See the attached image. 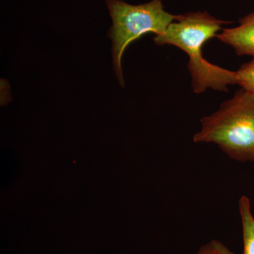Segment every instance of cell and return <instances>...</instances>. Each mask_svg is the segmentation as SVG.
<instances>
[{
	"instance_id": "cell-8",
	"label": "cell",
	"mask_w": 254,
	"mask_h": 254,
	"mask_svg": "<svg viewBox=\"0 0 254 254\" xmlns=\"http://www.w3.org/2000/svg\"><path fill=\"white\" fill-rule=\"evenodd\" d=\"M11 99V93H10L9 83L6 80L1 79V104L5 105L7 104Z\"/></svg>"
},
{
	"instance_id": "cell-1",
	"label": "cell",
	"mask_w": 254,
	"mask_h": 254,
	"mask_svg": "<svg viewBox=\"0 0 254 254\" xmlns=\"http://www.w3.org/2000/svg\"><path fill=\"white\" fill-rule=\"evenodd\" d=\"M230 23L218 19L207 11L190 12L182 14L180 20L174 21L163 33L155 37L158 46H176L188 55L187 67L194 93H201L208 88L227 92L229 85L237 84L236 71L213 64L202 55L205 42L217 36L222 25Z\"/></svg>"
},
{
	"instance_id": "cell-4",
	"label": "cell",
	"mask_w": 254,
	"mask_h": 254,
	"mask_svg": "<svg viewBox=\"0 0 254 254\" xmlns=\"http://www.w3.org/2000/svg\"><path fill=\"white\" fill-rule=\"evenodd\" d=\"M219 41L231 46L239 56H254V12L240 18L235 28H224L217 35Z\"/></svg>"
},
{
	"instance_id": "cell-7",
	"label": "cell",
	"mask_w": 254,
	"mask_h": 254,
	"mask_svg": "<svg viewBox=\"0 0 254 254\" xmlns=\"http://www.w3.org/2000/svg\"><path fill=\"white\" fill-rule=\"evenodd\" d=\"M195 254H234L220 241L213 240L205 244Z\"/></svg>"
},
{
	"instance_id": "cell-6",
	"label": "cell",
	"mask_w": 254,
	"mask_h": 254,
	"mask_svg": "<svg viewBox=\"0 0 254 254\" xmlns=\"http://www.w3.org/2000/svg\"><path fill=\"white\" fill-rule=\"evenodd\" d=\"M236 73L237 84L246 91L254 93V56L250 63L244 64Z\"/></svg>"
},
{
	"instance_id": "cell-3",
	"label": "cell",
	"mask_w": 254,
	"mask_h": 254,
	"mask_svg": "<svg viewBox=\"0 0 254 254\" xmlns=\"http://www.w3.org/2000/svg\"><path fill=\"white\" fill-rule=\"evenodd\" d=\"M162 1L152 0L132 5L122 0H105L113 21L108 36L113 43V69L122 87L125 85L123 58L127 47L147 33L162 34L172 23L182 18V14H172L165 11Z\"/></svg>"
},
{
	"instance_id": "cell-2",
	"label": "cell",
	"mask_w": 254,
	"mask_h": 254,
	"mask_svg": "<svg viewBox=\"0 0 254 254\" xmlns=\"http://www.w3.org/2000/svg\"><path fill=\"white\" fill-rule=\"evenodd\" d=\"M200 124L195 143H214L235 161H254V93L242 88Z\"/></svg>"
},
{
	"instance_id": "cell-5",
	"label": "cell",
	"mask_w": 254,
	"mask_h": 254,
	"mask_svg": "<svg viewBox=\"0 0 254 254\" xmlns=\"http://www.w3.org/2000/svg\"><path fill=\"white\" fill-rule=\"evenodd\" d=\"M239 210L243 235V253L254 254V217L252 212L250 200L242 195L239 201Z\"/></svg>"
}]
</instances>
